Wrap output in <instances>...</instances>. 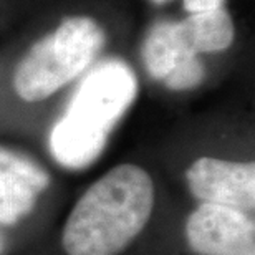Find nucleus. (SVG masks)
<instances>
[{"instance_id":"obj_1","label":"nucleus","mask_w":255,"mask_h":255,"mask_svg":"<svg viewBox=\"0 0 255 255\" xmlns=\"http://www.w3.org/2000/svg\"><path fill=\"white\" fill-rule=\"evenodd\" d=\"M154 184L142 167L120 164L78 199L63 229L68 255H118L146 227Z\"/></svg>"},{"instance_id":"obj_2","label":"nucleus","mask_w":255,"mask_h":255,"mask_svg":"<svg viewBox=\"0 0 255 255\" xmlns=\"http://www.w3.org/2000/svg\"><path fill=\"white\" fill-rule=\"evenodd\" d=\"M137 91L132 70L121 60L98 63L80 83L66 113L50 132V151L58 164L83 169L103 152L111 129Z\"/></svg>"},{"instance_id":"obj_3","label":"nucleus","mask_w":255,"mask_h":255,"mask_svg":"<svg viewBox=\"0 0 255 255\" xmlns=\"http://www.w3.org/2000/svg\"><path fill=\"white\" fill-rule=\"evenodd\" d=\"M105 33L93 18H66L53 33L30 48L13 75V86L25 101L48 98L98 57Z\"/></svg>"},{"instance_id":"obj_4","label":"nucleus","mask_w":255,"mask_h":255,"mask_svg":"<svg viewBox=\"0 0 255 255\" xmlns=\"http://www.w3.org/2000/svg\"><path fill=\"white\" fill-rule=\"evenodd\" d=\"M234 40V22L227 10L191 13L182 22H159L142 45V60L152 78L164 80L177 65L197 53L226 50Z\"/></svg>"},{"instance_id":"obj_5","label":"nucleus","mask_w":255,"mask_h":255,"mask_svg":"<svg viewBox=\"0 0 255 255\" xmlns=\"http://www.w3.org/2000/svg\"><path fill=\"white\" fill-rule=\"evenodd\" d=\"M186 237L199 255H255V226L247 214L201 204L186 222Z\"/></svg>"},{"instance_id":"obj_6","label":"nucleus","mask_w":255,"mask_h":255,"mask_svg":"<svg viewBox=\"0 0 255 255\" xmlns=\"http://www.w3.org/2000/svg\"><path fill=\"white\" fill-rule=\"evenodd\" d=\"M194 197L249 214L255 207V164L199 157L186 171Z\"/></svg>"},{"instance_id":"obj_7","label":"nucleus","mask_w":255,"mask_h":255,"mask_svg":"<svg viewBox=\"0 0 255 255\" xmlns=\"http://www.w3.org/2000/svg\"><path fill=\"white\" fill-rule=\"evenodd\" d=\"M50 177L18 152L0 147V224L12 226L32 211Z\"/></svg>"},{"instance_id":"obj_8","label":"nucleus","mask_w":255,"mask_h":255,"mask_svg":"<svg viewBox=\"0 0 255 255\" xmlns=\"http://www.w3.org/2000/svg\"><path fill=\"white\" fill-rule=\"evenodd\" d=\"M204 76H206L204 65L197 58H191L177 65L162 81L171 90H189L201 83Z\"/></svg>"},{"instance_id":"obj_9","label":"nucleus","mask_w":255,"mask_h":255,"mask_svg":"<svg viewBox=\"0 0 255 255\" xmlns=\"http://www.w3.org/2000/svg\"><path fill=\"white\" fill-rule=\"evenodd\" d=\"M224 0H184V8L191 13H204L222 8Z\"/></svg>"},{"instance_id":"obj_10","label":"nucleus","mask_w":255,"mask_h":255,"mask_svg":"<svg viewBox=\"0 0 255 255\" xmlns=\"http://www.w3.org/2000/svg\"><path fill=\"white\" fill-rule=\"evenodd\" d=\"M156 3H162V2H166V0H154Z\"/></svg>"},{"instance_id":"obj_11","label":"nucleus","mask_w":255,"mask_h":255,"mask_svg":"<svg viewBox=\"0 0 255 255\" xmlns=\"http://www.w3.org/2000/svg\"><path fill=\"white\" fill-rule=\"evenodd\" d=\"M0 252H2V237H0Z\"/></svg>"}]
</instances>
